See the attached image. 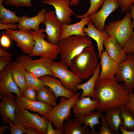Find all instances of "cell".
Here are the masks:
<instances>
[{"label":"cell","mask_w":134,"mask_h":134,"mask_svg":"<svg viewBox=\"0 0 134 134\" xmlns=\"http://www.w3.org/2000/svg\"><path fill=\"white\" fill-rule=\"evenodd\" d=\"M95 97L99 104L95 109L103 113L107 110L126 105L129 95L133 91L126 89L123 84L119 83L115 77L112 79L97 80L95 86Z\"/></svg>","instance_id":"1"},{"label":"cell","mask_w":134,"mask_h":134,"mask_svg":"<svg viewBox=\"0 0 134 134\" xmlns=\"http://www.w3.org/2000/svg\"><path fill=\"white\" fill-rule=\"evenodd\" d=\"M60 62L70 68L72 60L88 47L93 46L91 38L86 35H73L59 41Z\"/></svg>","instance_id":"2"},{"label":"cell","mask_w":134,"mask_h":134,"mask_svg":"<svg viewBox=\"0 0 134 134\" xmlns=\"http://www.w3.org/2000/svg\"><path fill=\"white\" fill-rule=\"evenodd\" d=\"M93 46L86 47L71 60V70L82 79L90 77L94 73L99 63Z\"/></svg>","instance_id":"3"},{"label":"cell","mask_w":134,"mask_h":134,"mask_svg":"<svg viewBox=\"0 0 134 134\" xmlns=\"http://www.w3.org/2000/svg\"><path fill=\"white\" fill-rule=\"evenodd\" d=\"M80 96V93L77 92L69 99L61 97L59 103L53 107L48 114L42 117L52 122L55 128L60 127L63 129L64 121L71 117V109Z\"/></svg>","instance_id":"4"},{"label":"cell","mask_w":134,"mask_h":134,"mask_svg":"<svg viewBox=\"0 0 134 134\" xmlns=\"http://www.w3.org/2000/svg\"><path fill=\"white\" fill-rule=\"evenodd\" d=\"M132 18L130 13L128 12L123 18L109 23L104 28L109 36L114 38L123 48L134 33Z\"/></svg>","instance_id":"5"},{"label":"cell","mask_w":134,"mask_h":134,"mask_svg":"<svg viewBox=\"0 0 134 134\" xmlns=\"http://www.w3.org/2000/svg\"><path fill=\"white\" fill-rule=\"evenodd\" d=\"M53 61L51 58L47 57H41L34 60L30 55L24 54L21 55L15 59V61L20 64L26 70L32 72L39 78L46 75L53 77L51 70Z\"/></svg>","instance_id":"6"},{"label":"cell","mask_w":134,"mask_h":134,"mask_svg":"<svg viewBox=\"0 0 134 134\" xmlns=\"http://www.w3.org/2000/svg\"><path fill=\"white\" fill-rule=\"evenodd\" d=\"M44 31L43 28L36 31H30L33 35L35 44L32 53L29 55L31 57L38 56L49 58L55 61L60 53V47L58 45L52 44L44 39L47 37L43 33Z\"/></svg>","instance_id":"7"},{"label":"cell","mask_w":134,"mask_h":134,"mask_svg":"<svg viewBox=\"0 0 134 134\" xmlns=\"http://www.w3.org/2000/svg\"><path fill=\"white\" fill-rule=\"evenodd\" d=\"M14 124L29 127L35 129L41 134H46L47 124L49 121L41 117L37 114L32 113L27 109L18 106L15 112Z\"/></svg>","instance_id":"8"},{"label":"cell","mask_w":134,"mask_h":134,"mask_svg":"<svg viewBox=\"0 0 134 134\" xmlns=\"http://www.w3.org/2000/svg\"><path fill=\"white\" fill-rule=\"evenodd\" d=\"M51 70L53 77L58 78L64 87L68 90L74 93L78 90L77 86L81 84L82 79L69 70L60 62H53Z\"/></svg>","instance_id":"9"},{"label":"cell","mask_w":134,"mask_h":134,"mask_svg":"<svg viewBox=\"0 0 134 134\" xmlns=\"http://www.w3.org/2000/svg\"><path fill=\"white\" fill-rule=\"evenodd\" d=\"M115 77L118 82H124L126 89L133 91L134 89V56L132 54H128L125 60L118 64Z\"/></svg>","instance_id":"10"},{"label":"cell","mask_w":134,"mask_h":134,"mask_svg":"<svg viewBox=\"0 0 134 134\" xmlns=\"http://www.w3.org/2000/svg\"><path fill=\"white\" fill-rule=\"evenodd\" d=\"M5 34L11 40L17 42L16 45L24 53L29 55L32 52L35 41L32 33L29 31L6 29Z\"/></svg>","instance_id":"11"},{"label":"cell","mask_w":134,"mask_h":134,"mask_svg":"<svg viewBox=\"0 0 134 134\" xmlns=\"http://www.w3.org/2000/svg\"><path fill=\"white\" fill-rule=\"evenodd\" d=\"M43 24L46 26L44 32L47 35V41L52 44L57 45L63 33V29L55 12L51 11H47Z\"/></svg>","instance_id":"12"},{"label":"cell","mask_w":134,"mask_h":134,"mask_svg":"<svg viewBox=\"0 0 134 134\" xmlns=\"http://www.w3.org/2000/svg\"><path fill=\"white\" fill-rule=\"evenodd\" d=\"M119 7L117 0H105L101 9L89 16L90 21L99 30L103 31L104 30L106 19Z\"/></svg>","instance_id":"13"},{"label":"cell","mask_w":134,"mask_h":134,"mask_svg":"<svg viewBox=\"0 0 134 134\" xmlns=\"http://www.w3.org/2000/svg\"><path fill=\"white\" fill-rule=\"evenodd\" d=\"M10 65L5 66L0 71V96L11 95L13 93L21 97L20 90L13 79Z\"/></svg>","instance_id":"14"},{"label":"cell","mask_w":134,"mask_h":134,"mask_svg":"<svg viewBox=\"0 0 134 134\" xmlns=\"http://www.w3.org/2000/svg\"><path fill=\"white\" fill-rule=\"evenodd\" d=\"M70 0H48L41 1L43 3L52 5L54 8L57 17L61 24L71 23L70 16L76 14L69 7Z\"/></svg>","instance_id":"15"},{"label":"cell","mask_w":134,"mask_h":134,"mask_svg":"<svg viewBox=\"0 0 134 134\" xmlns=\"http://www.w3.org/2000/svg\"><path fill=\"white\" fill-rule=\"evenodd\" d=\"M100 59L101 69L98 79L103 81L114 78L118 64L109 57L105 50L102 51Z\"/></svg>","instance_id":"16"},{"label":"cell","mask_w":134,"mask_h":134,"mask_svg":"<svg viewBox=\"0 0 134 134\" xmlns=\"http://www.w3.org/2000/svg\"><path fill=\"white\" fill-rule=\"evenodd\" d=\"M3 96L0 102V115L2 118V122L4 124H7L9 118L14 124L15 112L18 107L15 96L12 94L4 95Z\"/></svg>","instance_id":"17"},{"label":"cell","mask_w":134,"mask_h":134,"mask_svg":"<svg viewBox=\"0 0 134 134\" xmlns=\"http://www.w3.org/2000/svg\"><path fill=\"white\" fill-rule=\"evenodd\" d=\"M47 10L43 8L40 10L35 16L30 17L26 15L21 17L18 24V28L22 31H36L39 30V26L44 21Z\"/></svg>","instance_id":"18"},{"label":"cell","mask_w":134,"mask_h":134,"mask_svg":"<svg viewBox=\"0 0 134 134\" xmlns=\"http://www.w3.org/2000/svg\"><path fill=\"white\" fill-rule=\"evenodd\" d=\"M15 99L18 107L37 112L43 116L48 114L53 107L46 103L29 101L17 95L15 96Z\"/></svg>","instance_id":"19"},{"label":"cell","mask_w":134,"mask_h":134,"mask_svg":"<svg viewBox=\"0 0 134 134\" xmlns=\"http://www.w3.org/2000/svg\"><path fill=\"white\" fill-rule=\"evenodd\" d=\"M103 45L108 55L118 64L125 60L127 55L125 50L113 38L109 36L104 41Z\"/></svg>","instance_id":"20"},{"label":"cell","mask_w":134,"mask_h":134,"mask_svg":"<svg viewBox=\"0 0 134 134\" xmlns=\"http://www.w3.org/2000/svg\"><path fill=\"white\" fill-rule=\"evenodd\" d=\"M99 104L98 100H92L89 96L79 97L72 107L74 117L79 118L87 113L93 111Z\"/></svg>","instance_id":"21"},{"label":"cell","mask_w":134,"mask_h":134,"mask_svg":"<svg viewBox=\"0 0 134 134\" xmlns=\"http://www.w3.org/2000/svg\"><path fill=\"white\" fill-rule=\"evenodd\" d=\"M50 75H46L39 78L43 82L45 85L48 86L53 91L56 97H65L69 99L74 94L66 89L62 84L59 79L52 77Z\"/></svg>","instance_id":"22"},{"label":"cell","mask_w":134,"mask_h":134,"mask_svg":"<svg viewBox=\"0 0 134 134\" xmlns=\"http://www.w3.org/2000/svg\"><path fill=\"white\" fill-rule=\"evenodd\" d=\"M87 27H84V32L86 34V35L93 38L97 43L98 50L99 60L100 59L101 55L103 50V43L105 40L109 36L105 30L101 31L99 30L90 21L87 24Z\"/></svg>","instance_id":"23"},{"label":"cell","mask_w":134,"mask_h":134,"mask_svg":"<svg viewBox=\"0 0 134 134\" xmlns=\"http://www.w3.org/2000/svg\"><path fill=\"white\" fill-rule=\"evenodd\" d=\"M81 19L79 22L72 24L66 23L61 24L63 33L59 40L72 36L86 35V34L84 32L83 29L85 25L90 21L89 16Z\"/></svg>","instance_id":"24"},{"label":"cell","mask_w":134,"mask_h":134,"mask_svg":"<svg viewBox=\"0 0 134 134\" xmlns=\"http://www.w3.org/2000/svg\"><path fill=\"white\" fill-rule=\"evenodd\" d=\"M78 118L72 120L69 118L64 123L63 134H92L88 126L83 125Z\"/></svg>","instance_id":"25"},{"label":"cell","mask_w":134,"mask_h":134,"mask_svg":"<svg viewBox=\"0 0 134 134\" xmlns=\"http://www.w3.org/2000/svg\"><path fill=\"white\" fill-rule=\"evenodd\" d=\"M100 66V63L99 62L96 69L91 77L87 82L77 85L78 90L81 89L83 90L82 93L80 97L89 96L91 97L92 100H94L95 97V85L99 76L100 72L101 69Z\"/></svg>","instance_id":"26"},{"label":"cell","mask_w":134,"mask_h":134,"mask_svg":"<svg viewBox=\"0 0 134 134\" xmlns=\"http://www.w3.org/2000/svg\"><path fill=\"white\" fill-rule=\"evenodd\" d=\"M105 112L104 117L113 134H119L120 127L123 123L120 107L109 110Z\"/></svg>","instance_id":"27"},{"label":"cell","mask_w":134,"mask_h":134,"mask_svg":"<svg viewBox=\"0 0 134 134\" xmlns=\"http://www.w3.org/2000/svg\"><path fill=\"white\" fill-rule=\"evenodd\" d=\"M123 119L120 130L122 134H134V114L124 105L120 107Z\"/></svg>","instance_id":"28"},{"label":"cell","mask_w":134,"mask_h":134,"mask_svg":"<svg viewBox=\"0 0 134 134\" xmlns=\"http://www.w3.org/2000/svg\"><path fill=\"white\" fill-rule=\"evenodd\" d=\"M10 67L13 79L19 87L22 94L27 87L25 77L26 70L20 64L16 61L11 63Z\"/></svg>","instance_id":"29"},{"label":"cell","mask_w":134,"mask_h":134,"mask_svg":"<svg viewBox=\"0 0 134 134\" xmlns=\"http://www.w3.org/2000/svg\"><path fill=\"white\" fill-rule=\"evenodd\" d=\"M36 100L37 101L47 103L52 107L57 105V98L52 90L46 85H45L37 91Z\"/></svg>","instance_id":"30"},{"label":"cell","mask_w":134,"mask_h":134,"mask_svg":"<svg viewBox=\"0 0 134 134\" xmlns=\"http://www.w3.org/2000/svg\"><path fill=\"white\" fill-rule=\"evenodd\" d=\"M102 113L100 112L91 111L87 113L78 118L83 125L86 126H89L93 134H98L95 131L94 126L100 125V122L99 120Z\"/></svg>","instance_id":"31"},{"label":"cell","mask_w":134,"mask_h":134,"mask_svg":"<svg viewBox=\"0 0 134 134\" xmlns=\"http://www.w3.org/2000/svg\"><path fill=\"white\" fill-rule=\"evenodd\" d=\"M16 13L5 8L3 4L0 5V23L8 24L18 23L21 17L16 15Z\"/></svg>","instance_id":"32"},{"label":"cell","mask_w":134,"mask_h":134,"mask_svg":"<svg viewBox=\"0 0 134 134\" xmlns=\"http://www.w3.org/2000/svg\"><path fill=\"white\" fill-rule=\"evenodd\" d=\"M25 77L27 86H30L33 87L37 91L41 89L45 86L43 82L31 72L26 70Z\"/></svg>","instance_id":"33"},{"label":"cell","mask_w":134,"mask_h":134,"mask_svg":"<svg viewBox=\"0 0 134 134\" xmlns=\"http://www.w3.org/2000/svg\"><path fill=\"white\" fill-rule=\"evenodd\" d=\"M105 0H90V7L87 12L82 15H76V17L79 19L89 16L92 13L98 11L100 8L103 4Z\"/></svg>","instance_id":"34"},{"label":"cell","mask_w":134,"mask_h":134,"mask_svg":"<svg viewBox=\"0 0 134 134\" xmlns=\"http://www.w3.org/2000/svg\"><path fill=\"white\" fill-rule=\"evenodd\" d=\"M32 0H4L5 4L8 5L15 7L25 6L30 7L32 6ZM41 1L48 0H40Z\"/></svg>","instance_id":"35"},{"label":"cell","mask_w":134,"mask_h":134,"mask_svg":"<svg viewBox=\"0 0 134 134\" xmlns=\"http://www.w3.org/2000/svg\"><path fill=\"white\" fill-rule=\"evenodd\" d=\"M37 91L34 88L30 86H27L24 91L21 94V97L30 101H37L36 97Z\"/></svg>","instance_id":"36"},{"label":"cell","mask_w":134,"mask_h":134,"mask_svg":"<svg viewBox=\"0 0 134 134\" xmlns=\"http://www.w3.org/2000/svg\"><path fill=\"white\" fill-rule=\"evenodd\" d=\"M8 123L11 134H25L26 132V127L18 124H15L12 122L9 118L8 119Z\"/></svg>","instance_id":"37"},{"label":"cell","mask_w":134,"mask_h":134,"mask_svg":"<svg viewBox=\"0 0 134 134\" xmlns=\"http://www.w3.org/2000/svg\"><path fill=\"white\" fill-rule=\"evenodd\" d=\"M122 14L130 11L131 6L134 3V0H117Z\"/></svg>","instance_id":"38"},{"label":"cell","mask_w":134,"mask_h":134,"mask_svg":"<svg viewBox=\"0 0 134 134\" xmlns=\"http://www.w3.org/2000/svg\"><path fill=\"white\" fill-rule=\"evenodd\" d=\"M123 48L126 54H132L134 56V33L127 41Z\"/></svg>","instance_id":"39"},{"label":"cell","mask_w":134,"mask_h":134,"mask_svg":"<svg viewBox=\"0 0 134 134\" xmlns=\"http://www.w3.org/2000/svg\"><path fill=\"white\" fill-rule=\"evenodd\" d=\"M102 126L100 129L99 134H112L113 132L106 121L104 116L102 114L101 116Z\"/></svg>","instance_id":"40"},{"label":"cell","mask_w":134,"mask_h":134,"mask_svg":"<svg viewBox=\"0 0 134 134\" xmlns=\"http://www.w3.org/2000/svg\"><path fill=\"white\" fill-rule=\"evenodd\" d=\"M0 42V45L5 48H9L11 44V39L3 32L1 34Z\"/></svg>","instance_id":"41"},{"label":"cell","mask_w":134,"mask_h":134,"mask_svg":"<svg viewBox=\"0 0 134 134\" xmlns=\"http://www.w3.org/2000/svg\"><path fill=\"white\" fill-rule=\"evenodd\" d=\"M46 134H63V129L60 127L54 129L52 126V122L49 121L47 124Z\"/></svg>","instance_id":"42"},{"label":"cell","mask_w":134,"mask_h":134,"mask_svg":"<svg viewBox=\"0 0 134 134\" xmlns=\"http://www.w3.org/2000/svg\"><path fill=\"white\" fill-rule=\"evenodd\" d=\"M11 56H5L0 57V71L5 66L11 64Z\"/></svg>","instance_id":"43"},{"label":"cell","mask_w":134,"mask_h":134,"mask_svg":"<svg viewBox=\"0 0 134 134\" xmlns=\"http://www.w3.org/2000/svg\"><path fill=\"white\" fill-rule=\"evenodd\" d=\"M129 100L125 105L134 114V94L131 92L129 95Z\"/></svg>","instance_id":"44"},{"label":"cell","mask_w":134,"mask_h":134,"mask_svg":"<svg viewBox=\"0 0 134 134\" xmlns=\"http://www.w3.org/2000/svg\"><path fill=\"white\" fill-rule=\"evenodd\" d=\"M18 24L15 23L3 24L0 23V30L11 29L15 30L18 29Z\"/></svg>","instance_id":"45"},{"label":"cell","mask_w":134,"mask_h":134,"mask_svg":"<svg viewBox=\"0 0 134 134\" xmlns=\"http://www.w3.org/2000/svg\"><path fill=\"white\" fill-rule=\"evenodd\" d=\"M12 54L7 52L6 50L3 48L1 45L0 46V57L5 56H11Z\"/></svg>","instance_id":"46"},{"label":"cell","mask_w":134,"mask_h":134,"mask_svg":"<svg viewBox=\"0 0 134 134\" xmlns=\"http://www.w3.org/2000/svg\"><path fill=\"white\" fill-rule=\"evenodd\" d=\"M26 134H41V133L38 130L29 127H26Z\"/></svg>","instance_id":"47"},{"label":"cell","mask_w":134,"mask_h":134,"mask_svg":"<svg viewBox=\"0 0 134 134\" xmlns=\"http://www.w3.org/2000/svg\"><path fill=\"white\" fill-rule=\"evenodd\" d=\"M130 14L133 19V21L132 22L133 26L134 28V4H132L130 8Z\"/></svg>","instance_id":"48"},{"label":"cell","mask_w":134,"mask_h":134,"mask_svg":"<svg viewBox=\"0 0 134 134\" xmlns=\"http://www.w3.org/2000/svg\"><path fill=\"white\" fill-rule=\"evenodd\" d=\"M9 128V127L7 125V124H4L1 127H0V134H3L5 130L8 129Z\"/></svg>","instance_id":"49"},{"label":"cell","mask_w":134,"mask_h":134,"mask_svg":"<svg viewBox=\"0 0 134 134\" xmlns=\"http://www.w3.org/2000/svg\"><path fill=\"white\" fill-rule=\"evenodd\" d=\"M81 0H70V5L71 6L77 5Z\"/></svg>","instance_id":"50"},{"label":"cell","mask_w":134,"mask_h":134,"mask_svg":"<svg viewBox=\"0 0 134 134\" xmlns=\"http://www.w3.org/2000/svg\"><path fill=\"white\" fill-rule=\"evenodd\" d=\"M4 2V0H0V5L3 4Z\"/></svg>","instance_id":"51"}]
</instances>
